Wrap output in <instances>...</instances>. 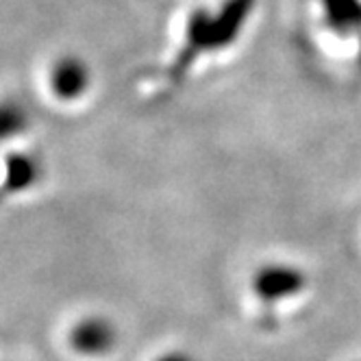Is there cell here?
Segmentation results:
<instances>
[{"label": "cell", "instance_id": "6da1fadb", "mask_svg": "<svg viewBox=\"0 0 361 361\" xmlns=\"http://www.w3.org/2000/svg\"><path fill=\"white\" fill-rule=\"evenodd\" d=\"M116 329L107 318H83L70 331L72 348L83 357H102L116 346Z\"/></svg>", "mask_w": 361, "mask_h": 361}, {"label": "cell", "instance_id": "7a4b0ae2", "mask_svg": "<svg viewBox=\"0 0 361 361\" xmlns=\"http://www.w3.org/2000/svg\"><path fill=\"white\" fill-rule=\"evenodd\" d=\"M50 87L61 100H74L83 96L90 85V70L79 57H61L50 70Z\"/></svg>", "mask_w": 361, "mask_h": 361}, {"label": "cell", "instance_id": "3957f363", "mask_svg": "<svg viewBox=\"0 0 361 361\" xmlns=\"http://www.w3.org/2000/svg\"><path fill=\"white\" fill-rule=\"evenodd\" d=\"M300 274L290 266H268L264 272L257 274L255 288L264 298H279L290 296L300 288Z\"/></svg>", "mask_w": 361, "mask_h": 361}, {"label": "cell", "instance_id": "277c9868", "mask_svg": "<svg viewBox=\"0 0 361 361\" xmlns=\"http://www.w3.org/2000/svg\"><path fill=\"white\" fill-rule=\"evenodd\" d=\"M157 361H196V359L188 353H166Z\"/></svg>", "mask_w": 361, "mask_h": 361}]
</instances>
